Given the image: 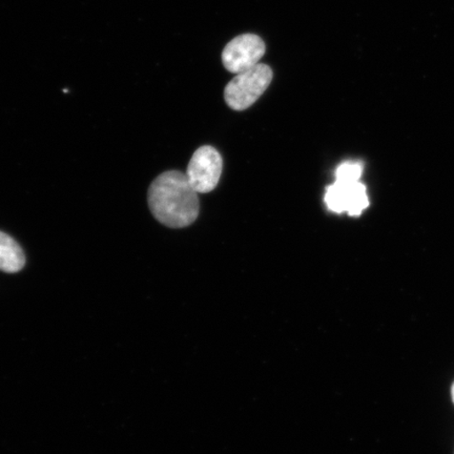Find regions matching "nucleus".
I'll list each match as a JSON object with an SVG mask.
<instances>
[{
  "mask_svg": "<svg viewBox=\"0 0 454 454\" xmlns=\"http://www.w3.org/2000/svg\"><path fill=\"white\" fill-rule=\"evenodd\" d=\"M265 43L254 34H242L226 44L223 52L225 69L240 74L259 64L265 54Z\"/></svg>",
  "mask_w": 454,
  "mask_h": 454,
  "instance_id": "obj_4",
  "label": "nucleus"
},
{
  "mask_svg": "<svg viewBox=\"0 0 454 454\" xmlns=\"http://www.w3.org/2000/svg\"><path fill=\"white\" fill-rule=\"evenodd\" d=\"M363 163L348 161L340 164L336 170V179L346 181H360L363 175Z\"/></svg>",
  "mask_w": 454,
  "mask_h": 454,
  "instance_id": "obj_7",
  "label": "nucleus"
},
{
  "mask_svg": "<svg viewBox=\"0 0 454 454\" xmlns=\"http://www.w3.org/2000/svg\"><path fill=\"white\" fill-rule=\"evenodd\" d=\"M451 397H452V401H453V404H454V383L451 387Z\"/></svg>",
  "mask_w": 454,
  "mask_h": 454,
  "instance_id": "obj_8",
  "label": "nucleus"
},
{
  "mask_svg": "<svg viewBox=\"0 0 454 454\" xmlns=\"http://www.w3.org/2000/svg\"><path fill=\"white\" fill-rule=\"evenodd\" d=\"M272 81V70L268 65L258 64L248 71L238 74L227 83L224 90L226 105L235 111H244L252 106Z\"/></svg>",
  "mask_w": 454,
  "mask_h": 454,
  "instance_id": "obj_2",
  "label": "nucleus"
},
{
  "mask_svg": "<svg viewBox=\"0 0 454 454\" xmlns=\"http://www.w3.org/2000/svg\"><path fill=\"white\" fill-rule=\"evenodd\" d=\"M149 207L159 223L172 229L194 223L200 212L198 192L178 170H168L153 181Z\"/></svg>",
  "mask_w": 454,
  "mask_h": 454,
  "instance_id": "obj_1",
  "label": "nucleus"
},
{
  "mask_svg": "<svg viewBox=\"0 0 454 454\" xmlns=\"http://www.w3.org/2000/svg\"><path fill=\"white\" fill-rule=\"evenodd\" d=\"M24 251L12 237L0 231V270L14 274L24 269Z\"/></svg>",
  "mask_w": 454,
  "mask_h": 454,
  "instance_id": "obj_6",
  "label": "nucleus"
},
{
  "mask_svg": "<svg viewBox=\"0 0 454 454\" xmlns=\"http://www.w3.org/2000/svg\"><path fill=\"white\" fill-rule=\"evenodd\" d=\"M325 200L329 211L348 213L353 217L369 207L366 186L360 181L336 179V183L326 187Z\"/></svg>",
  "mask_w": 454,
  "mask_h": 454,
  "instance_id": "obj_5",
  "label": "nucleus"
},
{
  "mask_svg": "<svg viewBox=\"0 0 454 454\" xmlns=\"http://www.w3.org/2000/svg\"><path fill=\"white\" fill-rule=\"evenodd\" d=\"M223 168L220 153L211 145H204L192 155L185 175L198 194H207L218 185Z\"/></svg>",
  "mask_w": 454,
  "mask_h": 454,
  "instance_id": "obj_3",
  "label": "nucleus"
}]
</instances>
